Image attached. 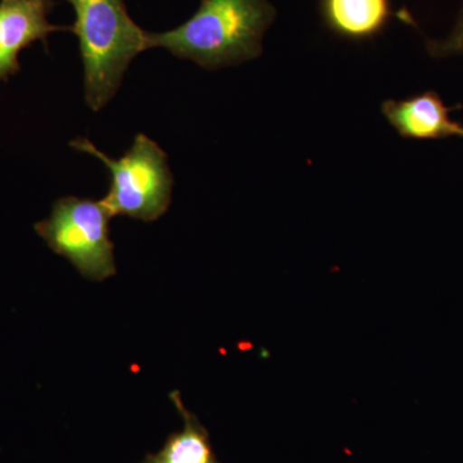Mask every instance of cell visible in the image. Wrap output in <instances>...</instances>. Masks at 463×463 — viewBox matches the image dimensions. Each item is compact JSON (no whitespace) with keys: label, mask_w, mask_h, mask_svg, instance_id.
<instances>
[{"label":"cell","mask_w":463,"mask_h":463,"mask_svg":"<svg viewBox=\"0 0 463 463\" xmlns=\"http://www.w3.org/2000/svg\"><path fill=\"white\" fill-rule=\"evenodd\" d=\"M276 16L269 0H201L187 23L148 33V48H164L214 71L260 57L264 33Z\"/></svg>","instance_id":"6da1fadb"},{"label":"cell","mask_w":463,"mask_h":463,"mask_svg":"<svg viewBox=\"0 0 463 463\" xmlns=\"http://www.w3.org/2000/svg\"><path fill=\"white\" fill-rule=\"evenodd\" d=\"M75 9L70 30L78 36L85 100L99 111L114 99L134 58L149 50L148 33L130 18L124 0H69Z\"/></svg>","instance_id":"7a4b0ae2"},{"label":"cell","mask_w":463,"mask_h":463,"mask_svg":"<svg viewBox=\"0 0 463 463\" xmlns=\"http://www.w3.org/2000/svg\"><path fill=\"white\" fill-rule=\"evenodd\" d=\"M70 146L99 158L108 167L111 183L108 194L100 201L112 218L123 215L152 222L165 214L172 201L174 181L166 154L156 142L138 134L132 147L118 160L109 157L85 138L75 139Z\"/></svg>","instance_id":"3957f363"},{"label":"cell","mask_w":463,"mask_h":463,"mask_svg":"<svg viewBox=\"0 0 463 463\" xmlns=\"http://www.w3.org/2000/svg\"><path fill=\"white\" fill-rule=\"evenodd\" d=\"M111 218L102 201L62 197L54 203L50 218L35 224V231L85 279L103 281L116 273Z\"/></svg>","instance_id":"277c9868"},{"label":"cell","mask_w":463,"mask_h":463,"mask_svg":"<svg viewBox=\"0 0 463 463\" xmlns=\"http://www.w3.org/2000/svg\"><path fill=\"white\" fill-rule=\"evenodd\" d=\"M53 0H2L0 2V81L20 71L18 54L33 43L47 41L52 33L66 27L52 25L48 14Z\"/></svg>","instance_id":"5b68a950"},{"label":"cell","mask_w":463,"mask_h":463,"mask_svg":"<svg viewBox=\"0 0 463 463\" xmlns=\"http://www.w3.org/2000/svg\"><path fill=\"white\" fill-rule=\"evenodd\" d=\"M461 108H447L434 90L401 100L388 99L381 106L386 120L402 138L417 141L463 138V125L449 118L450 112Z\"/></svg>","instance_id":"8992f818"},{"label":"cell","mask_w":463,"mask_h":463,"mask_svg":"<svg viewBox=\"0 0 463 463\" xmlns=\"http://www.w3.org/2000/svg\"><path fill=\"white\" fill-rule=\"evenodd\" d=\"M323 25L337 38L370 42L385 32L392 21V0H319Z\"/></svg>","instance_id":"52a82bcc"},{"label":"cell","mask_w":463,"mask_h":463,"mask_svg":"<svg viewBox=\"0 0 463 463\" xmlns=\"http://www.w3.org/2000/svg\"><path fill=\"white\" fill-rule=\"evenodd\" d=\"M170 399L184 421L181 431L174 432L156 455H148L142 463H219L213 452L209 434L199 419L183 404L178 392Z\"/></svg>","instance_id":"ba28073f"},{"label":"cell","mask_w":463,"mask_h":463,"mask_svg":"<svg viewBox=\"0 0 463 463\" xmlns=\"http://www.w3.org/2000/svg\"><path fill=\"white\" fill-rule=\"evenodd\" d=\"M426 50L432 58L463 56V5L452 33L443 41L426 39Z\"/></svg>","instance_id":"9c48e42d"}]
</instances>
